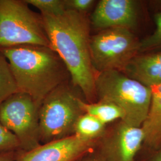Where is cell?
<instances>
[{
    "label": "cell",
    "mask_w": 161,
    "mask_h": 161,
    "mask_svg": "<svg viewBox=\"0 0 161 161\" xmlns=\"http://www.w3.org/2000/svg\"><path fill=\"white\" fill-rule=\"evenodd\" d=\"M105 131V124L92 115L84 113L76 122L74 135L84 141L95 142L103 136Z\"/></svg>",
    "instance_id": "5bb4252c"
},
{
    "label": "cell",
    "mask_w": 161,
    "mask_h": 161,
    "mask_svg": "<svg viewBox=\"0 0 161 161\" xmlns=\"http://www.w3.org/2000/svg\"><path fill=\"white\" fill-rule=\"evenodd\" d=\"M140 41L132 31L114 28L98 31L90 40V51L96 73L122 72L139 54Z\"/></svg>",
    "instance_id": "8992f818"
},
{
    "label": "cell",
    "mask_w": 161,
    "mask_h": 161,
    "mask_svg": "<svg viewBox=\"0 0 161 161\" xmlns=\"http://www.w3.org/2000/svg\"><path fill=\"white\" fill-rule=\"evenodd\" d=\"M0 51L10 64L19 91L40 107L50 92L71 80L62 58L50 47L20 45L0 47Z\"/></svg>",
    "instance_id": "7a4b0ae2"
},
{
    "label": "cell",
    "mask_w": 161,
    "mask_h": 161,
    "mask_svg": "<svg viewBox=\"0 0 161 161\" xmlns=\"http://www.w3.org/2000/svg\"><path fill=\"white\" fill-rule=\"evenodd\" d=\"M152 161H161V152L157 154V155L153 159Z\"/></svg>",
    "instance_id": "7402d4cb"
},
{
    "label": "cell",
    "mask_w": 161,
    "mask_h": 161,
    "mask_svg": "<svg viewBox=\"0 0 161 161\" xmlns=\"http://www.w3.org/2000/svg\"><path fill=\"white\" fill-rule=\"evenodd\" d=\"M95 142L82 140L75 135L41 144L27 152H16V161H76L92 148Z\"/></svg>",
    "instance_id": "9c48e42d"
},
{
    "label": "cell",
    "mask_w": 161,
    "mask_h": 161,
    "mask_svg": "<svg viewBox=\"0 0 161 161\" xmlns=\"http://www.w3.org/2000/svg\"><path fill=\"white\" fill-rule=\"evenodd\" d=\"M144 140L142 127L130 126L121 121L106 140L104 159L132 161Z\"/></svg>",
    "instance_id": "30bf717a"
},
{
    "label": "cell",
    "mask_w": 161,
    "mask_h": 161,
    "mask_svg": "<svg viewBox=\"0 0 161 161\" xmlns=\"http://www.w3.org/2000/svg\"><path fill=\"white\" fill-rule=\"evenodd\" d=\"M50 47L66 65L72 83L87 103L97 102L90 51V23L87 15L66 10L58 16L41 14Z\"/></svg>",
    "instance_id": "6da1fadb"
},
{
    "label": "cell",
    "mask_w": 161,
    "mask_h": 161,
    "mask_svg": "<svg viewBox=\"0 0 161 161\" xmlns=\"http://www.w3.org/2000/svg\"><path fill=\"white\" fill-rule=\"evenodd\" d=\"M84 99L71 80L50 92L41 104L39 125L41 144L69 137L74 134L76 122L84 113L80 100Z\"/></svg>",
    "instance_id": "277c9868"
},
{
    "label": "cell",
    "mask_w": 161,
    "mask_h": 161,
    "mask_svg": "<svg viewBox=\"0 0 161 161\" xmlns=\"http://www.w3.org/2000/svg\"><path fill=\"white\" fill-rule=\"evenodd\" d=\"M97 100L109 101L124 112L122 121L127 125L142 127L149 110L151 88L132 79L121 71L97 73L95 80Z\"/></svg>",
    "instance_id": "3957f363"
},
{
    "label": "cell",
    "mask_w": 161,
    "mask_h": 161,
    "mask_svg": "<svg viewBox=\"0 0 161 161\" xmlns=\"http://www.w3.org/2000/svg\"><path fill=\"white\" fill-rule=\"evenodd\" d=\"M19 92L10 64L0 51V105L7 98Z\"/></svg>",
    "instance_id": "9a60e30c"
},
{
    "label": "cell",
    "mask_w": 161,
    "mask_h": 161,
    "mask_svg": "<svg viewBox=\"0 0 161 161\" xmlns=\"http://www.w3.org/2000/svg\"><path fill=\"white\" fill-rule=\"evenodd\" d=\"M150 88L149 110L142 128L144 132V143L156 149L161 147V84Z\"/></svg>",
    "instance_id": "7c38bea8"
},
{
    "label": "cell",
    "mask_w": 161,
    "mask_h": 161,
    "mask_svg": "<svg viewBox=\"0 0 161 161\" xmlns=\"http://www.w3.org/2000/svg\"><path fill=\"white\" fill-rule=\"evenodd\" d=\"M19 150L20 144L16 137L0 122V153Z\"/></svg>",
    "instance_id": "ac0fdd59"
},
{
    "label": "cell",
    "mask_w": 161,
    "mask_h": 161,
    "mask_svg": "<svg viewBox=\"0 0 161 161\" xmlns=\"http://www.w3.org/2000/svg\"><path fill=\"white\" fill-rule=\"evenodd\" d=\"M138 19L137 3L134 0H100L90 17L91 28L100 31L122 28L131 30Z\"/></svg>",
    "instance_id": "ba28073f"
},
{
    "label": "cell",
    "mask_w": 161,
    "mask_h": 161,
    "mask_svg": "<svg viewBox=\"0 0 161 161\" xmlns=\"http://www.w3.org/2000/svg\"><path fill=\"white\" fill-rule=\"evenodd\" d=\"M96 2L94 0H64L66 10L86 15L92 9Z\"/></svg>",
    "instance_id": "d6986e66"
},
{
    "label": "cell",
    "mask_w": 161,
    "mask_h": 161,
    "mask_svg": "<svg viewBox=\"0 0 161 161\" xmlns=\"http://www.w3.org/2000/svg\"><path fill=\"white\" fill-rule=\"evenodd\" d=\"M80 104L84 113L92 115L106 125L118 119L122 121L124 118L121 108L109 101L97 100L94 103H87L81 98Z\"/></svg>",
    "instance_id": "4fadbf2b"
},
{
    "label": "cell",
    "mask_w": 161,
    "mask_h": 161,
    "mask_svg": "<svg viewBox=\"0 0 161 161\" xmlns=\"http://www.w3.org/2000/svg\"><path fill=\"white\" fill-rule=\"evenodd\" d=\"M17 151L0 153V161H16Z\"/></svg>",
    "instance_id": "ffe728a7"
},
{
    "label": "cell",
    "mask_w": 161,
    "mask_h": 161,
    "mask_svg": "<svg viewBox=\"0 0 161 161\" xmlns=\"http://www.w3.org/2000/svg\"><path fill=\"white\" fill-rule=\"evenodd\" d=\"M50 47L42 17L25 0H0V47Z\"/></svg>",
    "instance_id": "5b68a950"
},
{
    "label": "cell",
    "mask_w": 161,
    "mask_h": 161,
    "mask_svg": "<svg viewBox=\"0 0 161 161\" xmlns=\"http://www.w3.org/2000/svg\"><path fill=\"white\" fill-rule=\"evenodd\" d=\"M122 72L150 88L161 84V51L138 54Z\"/></svg>",
    "instance_id": "8fae6325"
},
{
    "label": "cell",
    "mask_w": 161,
    "mask_h": 161,
    "mask_svg": "<svg viewBox=\"0 0 161 161\" xmlns=\"http://www.w3.org/2000/svg\"><path fill=\"white\" fill-rule=\"evenodd\" d=\"M39 109L34 100L19 92L0 105V122L17 138L20 150L27 152L40 145Z\"/></svg>",
    "instance_id": "52a82bcc"
},
{
    "label": "cell",
    "mask_w": 161,
    "mask_h": 161,
    "mask_svg": "<svg viewBox=\"0 0 161 161\" xmlns=\"http://www.w3.org/2000/svg\"><path fill=\"white\" fill-rule=\"evenodd\" d=\"M156 28L152 34L140 41L139 54L161 47V12L155 16Z\"/></svg>",
    "instance_id": "e0dca14e"
},
{
    "label": "cell",
    "mask_w": 161,
    "mask_h": 161,
    "mask_svg": "<svg viewBox=\"0 0 161 161\" xmlns=\"http://www.w3.org/2000/svg\"><path fill=\"white\" fill-rule=\"evenodd\" d=\"M29 5L40 11L41 14L60 15L66 10L64 0H25Z\"/></svg>",
    "instance_id": "2e32d148"
},
{
    "label": "cell",
    "mask_w": 161,
    "mask_h": 161,
    "mask_svg": "<svg viewBox=\"0 0 161 161\" xmlns=\"http://www.w3.org/2000/svg\"><path fill=\"white\" fill-rule=\"evenodd\" d=\"M76 161H106L104 158H100L97 157H84V156Z\"/></svg>",
    "instance_id": "44dd1931"
}]
</instances>
